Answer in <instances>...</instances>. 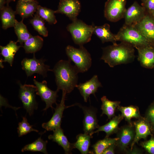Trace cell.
<instances>
[{"label":"cell","mask_w":154,"mask_h":154,"mask_svg":"<svg viewBox=\"0 0 154 154\" xmlns=\"http://www.w3.org/2000/svg\"><path fill=\"white\" fill-rule=\"evenodd\" d=\"M70 61L60 60L52 70L55 76L57 90H62L66 94L72 91L77 85L79 73L76 66L71 65Z\"/></svg>","instance_id":"1"},{"label":"cell","mask_w":154,"mask_h":154,"mask_svg":"<svg viewBox=\"0 0 154 154\" xmlns=\"http://www.w3.org/2000/svg\"><path fill=\"white\" fill-rule=\"evenodd\" d=\"M134 47L127 43L121 42L113 44L103 48L101 58L111 67L118 65L129 63L135 58Z\"/></svg>","instance_id":"2"},{"label":"cell","mask_w":154,"mask_h":154,"mask_svg":"<svg viewBox=\"0 0 154 154\" xmlns=\"http://www.w3.org/2000/svg\"><path fill=\"white\" fill-rule=\"evenodd\" d=\"M116 35L117 41L129 43L136 49L151 45L140 32L132 26L125 24Z\"/></svg>","instance_id":"3"},{"label":"cell","mask_w":154,"mask_h":154,"mask_svg":"<svg viewBox=\"0 0 154 154\" xmlns=\"http://www.w3.org/2000/svg\"><path fill=\"white\" fill-rule=\"evenodd\" d=\"M94 26L93 25H88L77 19L69 24L67 29L70 33L74 43L80 46L91 40Z\"/></svg>","instance_id":"4"},{"label":"cell","mask_w":154,"mask_h":154,"mask_svg":"<svg viewBox=\"0 0 154 154\" xmlns=\"http://www.w3.org/2000/svg\"><path fill=\"white\" fill-rule=\"evenodd\" d=\"M65 50L69 60L74 62L79 72H84L90 68L92 64L91 55L83 46L77 48L68 45Z\"/></svg>","instance_id":"5"},{"label":"cell","mask_w":154,"mask_h":154,"mask_svg":"<svg viewBox=\"0 0 154 154\" xmlns=\"http://www.w3.org/2000/svg\"><path fill=\"white\" fill-rule=\"evenodd\" d=\"M19 86V96L24 109L30 116L33 114L35 110L38 108V104L36 100L37 91L35 86L33 85L22 84L20 81L18 82Z\"/></svg>","instance_id":"6"},{"label":"cell","mask_w":154,"mask_h":154,"mask_svg":"<svg viewBox=\"0 0 154 154\" xmlns=\"http://www.w3.org/2000/svg\"><path fill=\"white\" fill-rule=\"evenodd\" d=\"M45 61L42 58L37 59L34 53L33 58H25L22 60V68L25 72L27 77L36 73L45 77L47 76V72L52 71V70L50 69L49 66L44 64Z\"/></svg>","instance_id":"7"},{"label":"cell","mask_w":154,"mask_h":154,"mask_svg":"<svg viewBox=\"0 0 154 154\" xmlns=\"http://www.w3.org/2000/svg\"><path fill=\"white\" fill-rule=\"evenodd\" d=\"M126 2V0H107L105 5V17L112 22H117L124 18Z\"/></svg>","instance_id":"8"},{"label":"cell","mask_w":154,"mask_h":154,"mask_svg":"<svg viewBox=\"0 0 154 154\" xmlns=\"http://www.w3.org/2000/svg\"><path fill=\"white\" fill-rule=\"evenodd\" d=\"M118 139L116 143L118 149L125 152L131 146L134 139L135 132L133 125L129 124L119 128L116 133Z\"/></svg>","instance_id":"9"},{"label":"cell","mask_w":154,"mask_h":154,"mask_svg":"<svg viewBox=\"0 0 154 154\" xmlns=\"http://www.w3.org/2000/svg\"><path fill=\"white\" fill-rule=\"evenodd\" d=\"M33 82L37 88L36 94L39 96L46 104V107L43 110H46L50 108H52L53 104H56L58 97L57 93L59 91L57 90L54 91L50 89L48 87L47 82L45 80L40 82L34 79Z\"/></svg>","instance_id":"10"},{"label":"cell","mask_w":154,"mask_h":154,"mask_svg":"<svg viewBox=\"0 0 154 154\" xmlns=\"http://www.w3.org/2000/svg\"><path fill=\"white\" fill-rule=\"evenodd\" d=\"M62 95L60 103L56 104L55 112L52 117L48 122L42 123V126L47 131H53L61 127L62 119L64 110L68 108L65 106V102L66 92L62 91Z\"/></svg>","instance_id":"11"},{"label":"cell","mask_w":154,"mask_h":154,"mask_svg":"<svg viewBox=\"0 0 154 154\" xmlns=\"http://www.w3.org/2000/svg\"><path fill=\"white\" fill-rule=\"evenodd\" d=\"M81 9L80 3L78 0H60L58 9L55 13L66 15L72 21L77 19Z\"/></svg>","instance_id":"12"},{"label":"cell","mask_w":154,"mask_h":154,"mask_svg":"<svg viewBox=\"0 0 154 154\" xmlns=\"http://www.w3.org/2000/svg\"><path fill=\"white\" fill-rule=\"evenodd\" d=\"M144 7L135 2L125 12V24L134 26L140 22L147 14Z\"/></svg>","instance_id":"13"},{"label":"cell","mask_w":154,"mask_h":154,"mask_svg":"<svg viewBox=\"0 0 154 154\" xmlns=\"http://www.w3.org/2000/svg\"><path fill=\"white\" fill-rule=\"evenodd\" d=\"M79 106L84 114L83 121L84 133L92 136L94 130L99 126L98 124L96 111L92 107Z\"/></svg>","instance_id":"14"},{"label":"cell","mask_w":154,"mask_h":154,"mask_svg":"<svg viewBox=\"0 0 154 154\" xmlns=\"http://www.w3.org/2000/svg\"><path fill=\"white\" fill-rule=\"evenodd\" d=\"M134 27L151 45L154 46V19L151 15L147 14Z\"/></svg>","instance_id":"15"},{"label":"cell","mask_w":154,"mask_h":154,"mask_svg":"<svg viewBox=\"0 0 154 154\" xmlns=\"http://www.w3.org/2000/svg\"><path fill=\"white\" fill-rule=\"evenodd\" d=\"M133 124L135 128V135L133 141L130 146V149L141 139L145 140L148 136L153 135L150 125L144 117L137 119Z\"/></svg>","instance_id":"16"},{"label":"cell","mask_w":154,"mask_h":154,"mask_svg":"<svg viewBox=\"0 0 154 154\" xmlns=\"http://www.w3.org/2000/svg\"><path fill=\"white\" fill-rule=\"evenodd\" d=\"M102 86L98 76L94 75L91 79L85 82L77 85L76 87L79 90L84 101L86 102L90 95L91 94L95 95L98 88Z\"/></svg>","instance_id":"17"},{"label":"cell","mask_w":154,"mask_h":154,"mask_svg":"<svg viewBox=\"0 0 154 154\" xmlns=\"http://www.w3.org/2000/svg\"><path fill=\"white\" fill-rule=\"evenodd\" d=\"M138 60L141 66L147 68H154V46H148L136 48Z\"/></svg>","instance_id":"18"},{"label":"cell","mask_w":154,"mask_h":154,"mask_svg":"<svg viewBox=\"0 0 154 154\" xmlns=\"http://www.w3.org/2000/svg\"><path fill=\"white\" fill-rule=\"evenodd\" d=\"M38 4V2L35 0H19L15 11L16 14L19 15L23 19L32 16L36 11Z\"/></svg>","instance_id":"19"},{"label":"cell","mask_w":154,"mask_h":154,"mask_svg":"<svg viewBox=\"0 0 154 154\" xmlns=\"http://www.w3.org/2000/svg\"><path fill=\"white\" fill-rule=\"evenodd\" d=\"M53 134L48 135V138L52 141L56 142L61 146L65 151V153L70 154L74 148L73 143H70L64 134L63 130L61 127L53 131Z\"/></svg>","instance_id":"20"},{"label":"cell","mask_w":154,"mask_h":154,"mask_svg":"<svg viewBox=\"0 0 154 154\" xmlns=\"http://www.w3.org/2000/svg\"><path fill=\"white\" fill-rule=\"evenodd\" d=\"M93 33L101 40L102 43L110 42L114 44L117 41L116 35L111 32L110 25L108 23L101 26L94 25Z\"/></svg>","instance_id":"21"},{"label":"cell","mask_w":154,"mask_h":154,"mask_svg":"<svg viewBox=\"0 0 154 154\" xmlns=\"http://www.w3.org/2000/svg\"><path fill=\"white\" fill-rule=\"evenodd\" d=\"M123 119L120 114L114 116L108 123L104 125L99 126L98 129L94 131L93 134L102 131L106 133L105 137H109L111 135L117 133L119 129V124Z\"/></svg>","instance_id":"22"},{"label":"cell","mask_w":154,"mask_h":154,"mask_svg":"<svg viewBox=\"0 0 154 154\" xmlns=\"http://www.w3.org/2000/svg\"><path fill=\"white\" fill-rule=\"evenodd\" d=\"M21 47V46L17 45V42L13 41H10L9 43L5 46H0L1 54L4 58V60L2 62H7L12 66L14 56Z\"/></svg>","instance_id":"23"},{"label":"cell","mask_w":154,"mask_h":154,"mask_svg":"<svg viewBox=\"0 0 154 154\" xmlns=\"http://www.w3.org/2000/svg\"><path fill=\"white\" fill-rule=\"evenodd\" d=\"M117 110L121 112V116L129 124H133L131 120L132 118L139 119L143 117L140 115L139 108L136 106L131 105L122 106H119Z\"/></svg>","instance_id":"24"},{"label":"cell","mask_w":154,"mask_h":154,"mask_svg":"<svg viewBox=\"0 0 154 154\" xmlns=\"http://www.w3.org/2000/svg\"><path fill=\"white\" fill-rule=\"evenodd\" d=\"M1 11V20L2 27L4 29L14 27L16 19L15 11L8 6H5Z\"/></svg>","instance_id":"25"},{"label":"cell","mask_w":154,"mask_h":154,"mask_svg":"<svg viewBox=\"0 0 154 154\" xmlns=\"http://www.w3.org/2000/svg\"><path fill=\"white\" fill-rule=\"evenodd\" d=\"M102 104L101 110L102 115L105 114L108 119H111L115 116V113L117 107L120 106V102L119 101H112L108 100L105 96L101 98Z\"/></svg>","instance_id":"26"},{"label":"cell","mask_w":154,"mask_h":154,"mask_svg":"<svg viewBox=\"0 0 154 154\" xmlns=\"http://www.w3.org/2000/svg\"><path fill=\"white\" fill-rule=\"evenodd\" d=\"M43 43V40L38 36L30 37L24 43L23 48L27 53H35L40 50Z\"/></svg>","instance_id":"27"},{"label":"cell","mask_w":154,"mask_h":154,"mask_svg":"<svg viewBox=\"0 0 154 154\" xmlns=\"http://www.w3.org/2000/svg\"><path fill=\"white\" fill-rule=\"evenodd\" d=\"M92 136L84 133L80 134L76 136V141L73 143L74 148L78 149L82 154L89 153V148L90 144V139Z\"/></svg>","instance_id":"28"},{"label":"cell","mask_w":154,"mask_h":154,"mask_svg":"<svg viewBox=\"0 0 154 154\" xmlns=\"http://www.w3.org/2000/svg\"><path fill=\"white\" fill-rule=\"evenodd\" d=\"M23 19L20 22L16 20L14 26L15 32L17 37V42L22 45L32 35L29 32L26 26L23 22Z\"/></svg>","instance_id":"29"},{"label":"cell","mask_w":154,"mask_h":154,"mask_svg":"<svg viewBox=\"0 0 154 154\" xmlns=\"http://www.w3.org/2000/svg\"><path fill=\"white\" fill-rule=\"evenodd\" d=\"M41 136L33 143L25 145L22 149L21 151H38L42 152L44 154H48L46 150L48 141H44L41 138Z\"/></svg>","instance_id":"30"},{"label":"cell","mask_w":154,"mask_h":154,"mask_svg":"<svg viewBox=\"0 0 154 154\" xmlns=\"http://www.w3.org/2000/svg\"><path fill=\"white\" fill-rule=\"evenodd\" d=\"M36 12L44 20L49 24H55L57 23V21L54 15L55 11L38 5Z\"/></svg>","instance_id":"31"},{"label":"cell","mask_w":154,"mask_h":154,"mask_svg":"<svg viewBox=\"0 0 154 154\" xmlns=\"http://www.w3.org/2000/svg\"><path fill=\"white\" fill-rule=\"evenodd\" d=\"M118 139L117 137L110 138L105 137V138L100 140L92 145L93 153L102 154L104 150L110 145L115 143Z\"/></svg>","instance_id":"32"},{"label":"cell","mask_w":154,"mask_h":154,"mask_svg":"<svg viewBox=\"0 0 154 154\" xmlns=\"http://www.w3.org/2000/svg\"><path fill=\"white\" fill-rule=\"evenodd\" d=\"M30 23L38 33L44 37H47L48 32L45 26L44 20L37 13L30 20Z\"/></svg>","instance_id":"33"},{"label":"cell","mask_w":154,"mask_h":154,"mask_svg":"<svg viewBox=\"0 0 154 154\" xmlns=\"http://www.w3.org/2000/svg\"><path fill=\"white\" fill-rule=\"evenodd\" d=\"M17 129L19 137L26 135L31 131L38 132L37 130L33 128V125H30L27 118L24 117H23L22 121L19 123Z\"/></svg>","instance_id":"34"},{"label":"cell","mask_w":154,"mask_h":154,"mask_svg":"<svg viewBox=\"0 0 154 154\" xmlns=\"http://www.w3.org/2000/svg\"><path fill=\"white\" fill-rule=\"evenodd\" d=\"M144 117L150 125L152 133H154V101L147 109Z\"/></svg>","instance_id":"35"},{"label":"cell","mask_w":154,"mask_h":154,"mask_svg":"<svg viewBox=\"0 0 154 154\" xmlns=\"http://www.w3.org/2000/svg\"><path fill=\"white\" fill-rule=\"evenodd\" d=\"M140 145L148 153L154 154V136L153 135L151 136L149 140L141 142Z\"/></svg>","instance_id":"36"},{"label":"cell","mask_w":154,"mask_h":154,"mask_svg":"<svg viewBox=\"0 0 154 154\" xmlns=\"http://www.w3.org/2000/svg\"><path fill=\"white\" fill-rule=\"evenodd\" d=\"M147 13L151 15L154 11V0H147L142 4Z\"/></svg>","instance_id":"37"},{"label":"cell","mask_w":154,"mask_h":154,"mask_svg":"<svg viewBox=\"0 0 154 154\" xmlns=\"http://www.w3.org/2000/svg\"><path fill=\"white\" fill-rule=\"evenodd\" d=\"M142 150L136 147L135 145L131 149H128L124 152L127 154H142L143 153Z\"/></svg>","instance_id":"38"},{"label":"cell","mask_w":154,"mask_h":154,"mask_svg":"<svg viewBox=\"0 0 154 154\" xmlns=\"http://www.w3.org/2000/svg\"><path fill=\"white\" fill-rule=\"evenodd\" d=\"M116 147V143H113L106 148L103 151L102 154H115V150Z\"/></svg>","instance_id":"39"},{"label":"cell","mask_w":154,"mask_h":154,"mask_svg":"<svg viewBox=\"0 0 154 154\" xmlns=\"http://www.w3.org/2000/svg\"><path fill=\"white\" fill-rule=\"evenodd\" d=\"M6 3V0H0V9L1 10L5 6V4Z\"/></svg>","instance_id":"40"},{"label":"cell","mask_w":154,"mask_h":154,"mask_svg":"<svg viewBox=\"0 0 154 154\" xmlns=\"http://www.w3.org/2000/svg\"><path fill=\"white\" fill-rule=\"evenodd\" d=\"M6 3L7 6H8L9 3L11 1H15V0H6Z\"/></svg>","instance_id":"41"},{"label":"cell","mask_w":154,"mask_h":154,"mask_svg":"<svg viewBox=\"0 0 154 154\" xmlns=\"http://www.w3.org/2000/svg\"><path fill=\"white\" fill-rule=\"evenodd\" d=\"M151 16L154 19V11L152 13V14L151 15Z\"/></svg>","instance_id":"42"},{"label":"cell","mask_w":154,"mask_h":154,"mask_svg":"<svg viewBox=\"0 0 154 154\" xmlns=\"http://www.w3.org/2000/svg\"><path fill=\"white\" fill-rule=\"evenodd\" d=\"M147 0H141L142 2V3H144Z\"/></svg>","instance_id":"43"},{"label":"cell","mask_w":154,"mask_h":154,"mask_svg":"<svg viewBox=\"0 0 154 154\" xmlns=\"http://www.w3.org/2000/svg\"><path fill=\"white\" fill-rule=\"evenodd\" d=\"M23 0L25 1H32L33 0Z\"/></svg>","instance_id":"44"},{"label":"cell","mask_w":154,"mask_h":154,"mask_svg":"<svg viewBox=\"0 0 154 154\" xmlns=\"http://www.w3.org/2000/svg\"></svg>","instance_id":"45"}]
</instances>
